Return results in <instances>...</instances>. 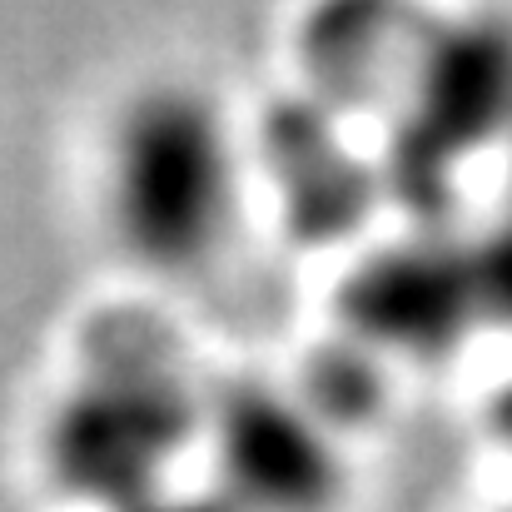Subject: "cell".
Instances as JSON below:
<instances>
[{"label": "cell", "mask_w": 512, "mask_h": 512, "mask_svg": "<svg viewBox=\"0 0 512 512\" xmlns=\"http://www.w3.org/2000/svg\"><path fill=\"white\" fill-rule=\"evenodd\" d=\"M209 383H194L170 329L95 319L45 398L35 463L45 488L80 512H120L184 483L204 448Z\"/></svg>", "instance_id": "obj_1"}, {"label": "cell", "mask_w": 512, "mask_h": 512, "mask_svg": "<svg viewBox=\"0 0 512 512\" xmlns=\"http://www.w3.org/2000/svg\"><path fill=\"white\" fill-rule=\"evenodd\" d=\"M95 204L110 244L150 279H194L234 239L249 204V145L199 80H145L100 135Z\"/></svg>", "instance_id": "obj_2"}, {"label": "cell", "mask_w": 512, "mask_h": 512, "mask_svg": "<svg viewBox=\"0 0 512 512\" xmlns=\"http://www.w3.org/2000/svg\"><path fill=\"white\" fill-rule=\"evenodd\" d=\"M209 488L234 512H329L343 488L339 443L324 418L279 388L209 393Z\"/></svg>", "instance_id": "obj_3"}, {"label": "cell", "mask_w": 512, "mask_h": 512, "mask_svg": "<svg viewBox=\"0 0 512 512\" xmlns=\"http://www.w3.org/2000/svg\"><path fill=\"white\" fill-rule=\"evenodd\" d=\"M120 512H234L209 483H199V488H189V483H174L165 493H155V498H145V503H130V508Z\"/></svg>", "instance_id": "obj_4"}, {"label": "cell", "mask_w": 512, "mask_h": 512, "mask_svg": "<svg viewBox=\"0 0 512 512\" xmlns=\"http://www.w3.org/2000/svg\"><path fill=\"white\" fill-rule=\"evenodd\" d=\"M493 433H498L503 448H512V383H503L498 398H493Z\"/></svg>", "instance_id": "obj_5"}, {"label": "cell", "mask_w": 512, "mask_h": 512, "mask_svg": "<svg viewBox=\"0 0 512 512\" xmlns=\"http://www.w3.org/2000/svg\"><path fill=\"white\" fill-rule=\"evenodd\" d=\"M503 512H512V503H508V508H503Z\"/></svg>", "instance_id": "obj_6"}]
</instances>
